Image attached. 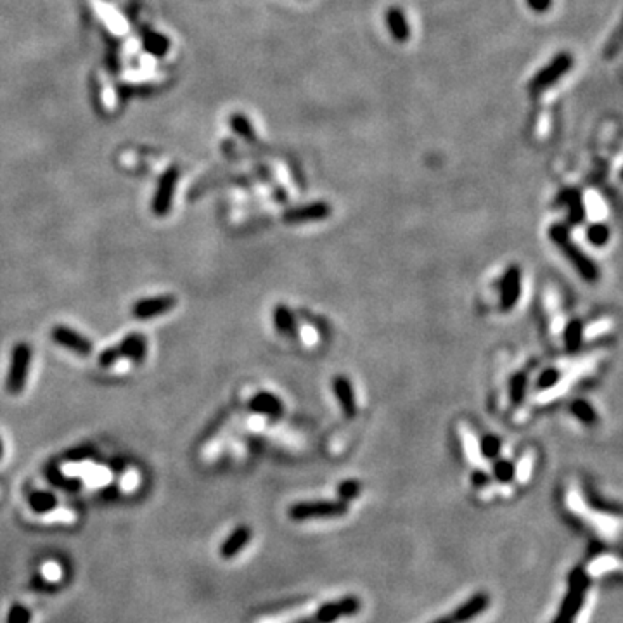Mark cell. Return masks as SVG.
Segmentation results:
<instances>
[{
    "instance_id": "obj_23",
    "label": "cell",
    "mask_w": 623,
    "mask_h": 623,
    "mask_svg": "<svg viewBox=\"0 0 623 623\" xmlns=\"http://www.w3.org/2000/svg\"><path fill=\"white\" fill-rule=\"evenodd\" d=\"M229 125H230V128H232L234 134H236L237 137H241L245 142L254 144L258 140L257 132H254L252 121L246 118L242 113H234V115L229 118Z\"/></svg>"
},
{
    "instance_id": "obj_33",
    "label": "cell",
    "mask_w": 623,
    "mask_h": 623,
    "mask_svg": "<svg viewBox=\"0 0 623 623\" xmlns=\"http://www.w3.org/2000/svg\"><path fill=\"white\" fill-rule=\"evenodd\" d=\"M42 577H44L47 582H60L62 578L61 566L56 561H47L44 566H42Z\"/></svg>"
},
{
    "instance_id": "obj_20",
    "label": "cell",
    "mask_w": 623,
    "mask_h": 623,
    "mask_svg": "<svg viewBox=\"0 0 623 623\" xmlns=\"http://www.w3.org/2000/svg\"><path fill=\"white\" fill-rule=\"evenodd\" d=\"M142 47L151 56L163 57L170 50V40L158 31L142 30Z\"/></svg>"
},
{
    "instance_id": "obj_21",
    "label": "cell",
    "mask_w": 623,
    "mask_h": 623,
    "mask_svg": "<svg viewBox=\"0 0 623 623\" xmlns=\"http://www.w3.org/2000/svg\"><path fill=\"white\" fill-rule=\"evenodd\" d=\"M563 343H564V350H566L568 354H577L580 348H582L583 343L582 320L573 319L566 324L563 332Z\"/></svg>"
},
{
    "instance_id": "obj_11",
    "label": "cell",
    "mask_w": 623,
    "mask_h": 623,
    "mask_svg": "<svg viewBox=\"0 0 623 623\" xmlns=\"http://www.w3.org/2000/svg\"><path fill=\"white\" fill-rule=\"evenodd\" d=\"M177 305V300L172 295H159L149 296L137 300L132 307V315L137 320H151L156 317H162L164 313L172 312Z\"/></svg>"
},
{
    "instance_id": "obj_25",
    "label": "cell",
    "mask_w": 623,
    "mask_h": 623,
    "mask_svg": "<svg viewBox=\"0 0 623 623\" xmlns=\"http://www.w3.org/2000/svg\"><path fill=\"white\" fill-rule=\"evenodd\" d=\"M585 236L594 248H605L611 239V230L606 223H590L585 230Z\"/></svg>"
},
{
    "instance_id": "obj_37",
    "label": "cell",
    "mask_w": 623,
    "mask_h": 623,
    "mask_svg": "<svg viewBox=\"0 0 623 623\" xmlns=\"http://www.w3.org/2000/svg\"><path fill=\"white\" fill-rule=\"evenodd\" d=\"M610 45H613V49L610 50V54H608V57H613L614 54L618 52V49H620V30H617L614 31V37H613V40L611 42H608V45L606 47H610Z\"/></svg>"
},
{
    "instance_id": "obj_38",
    "label": "cell",
    "mask_w": 623,
    "mask_h": 623,
    "mask_svg": "<svg viewBox=\"0 0 623 623\" xmlns=\"http://www.w3.org/2000/svg\"><path fill=\"white\" fill-rule=\"evenodd\" d=\"M2 457H4V442L2 438H0V461H2Z\"/></svg>"
},
{
    "instance_id": "obj_18",
    "label": "cell",
    "mask_w": 623,
    "mask_h": 623,
    "mask_svg": "<svg viewBox=\"0 0 623 623\" xmlns=\"http://www.w3.org/2000/svg\"><path fill=\"white\" fill-rule=\"evenodd\" d=\"M272 324L279 335L286 338H298V322L295 313L291 308L286 307L284 303H279L272 310Z\"/></svg>"
},
{
    "instance_id": "obj_16",
    "label": "cell",
    "mask_w": 623,
    "mask_h": 623,
    "mask_svg": "<svg viewBox=\"0 0 623 623\" xmlns=\"http://www.w3.org/2000/svg\"><path fill=\"white\" fill-rule=\"evenodd\" d=\"M558 205H561L566 208L568 211V223L571 225H578V223L583 222L585 218V206H583V199L582 194H580L578 189H573V187H568L559 193L558 198Z\"/></svg>"
},
{
    "instance_id": "obj_31",
    "label": "cell",
    "mask_w": 623,
    "mask_h": 623,
    "mask_svg": "<svg viewBox=\"0 0 623 623\" xmlns=\"http://www.w3.org/2000/svg\"><path fill=\"white\" fill-rule=\"evenodd\" d=\"M77 516L72 511H66V509H50V511L40 515V521L44 523H74Z\"/></svg>"
},
{
    "instance_id": "obj_9",
    "label": "cell",
    "mask_w": 623,
    "mask_h": 623,
    "mask_svg": "<svg viewBox=\"0 0 623 623\" xmlns=\"http://www.w3.org/2000/svg\"><path fill=\"white\" fill-rule=\"evenodd\" d=\"M50 339L56 344H60L61 348H64V350L72 352V354L78 357H89L94 352V343L90 342L87 336L78 332L77 329L64 326V324H60V326H54L50 329Z\"/></svg>"
},
{
    "instance_id": "obj_8",
    "label": "cell",
    "mask_w": 623,
    "mask_h": 623,
    "mask_svg": "<svg viewBox=\"0 0 623 623\" xmlns=\"http://www.w3.org/2000/svg\"><path fill=\"white\" fill-rule=\"evenodd\" d=\"M523 289V274L518 265L505 269L499 282V308L503 312H511L518 305Z\"/></svg>"
},
{
    "instance_id": "obj_36",
    "label": "cell",
    "mask_w": 623,
    "mask_h": 623,
    "mask_svg": "<svg viewBox=\"0 0 623 623\" xmlns=\"http://www.w3.org/2000/svg\"><path fill=\"white\" fill-rule=\"evenodd\" d=\"M527 4L535 13H546V11L551 9L552 0H527Z\"/></svg>"
},
{
    "instance_id": "obj_10",
    "label": "cell",
    "mask_w": 623,
    "mask_h": 623,
    "mask_svg": "<svg viewBox=\"0 0 623 623\" xmlns=\"http://www.w3.org/2000/svg\"><path fill=\"white\" fill-rule=\"evenodd\" d=\"M490 595L488 593H476L475 595L464 601L459 608H456L450 614L437 618L430 623H468L480 617L481 613L488 610Z\"/></svg>"
},
{
    "instance_id": "obj_19",
    "label": "cell",
    "mask_w": 623,
    "mask_h": 623,
    "mask_svg": "<svg viewBox=\"0 0 623 623\" xmlns=\"http://www.w3.org/2000/svg\"><path fill=\"white\" fill-rule=\"evenodd\" d=\"M252 535H253L252 528L245 527V524H241V527L236 528L232 534L227 537L225 542L222 544V547H220L222 558L230 559V558H234V556H237L239 552L248 546L249 540H252Z\"/></svg>"
},
{
    "instance_id": "obj_32",
    "label": "cell",
    "mask_w": 623,
    "mask_h": 623,
    "mask_svg": "<svg viewBox=\"0 0 623 623\" xmlns=\"http://www.w3.org/2000/svg\"><path fill=\"white\" fill-rule=\"evenodd\" d=\"M118 360H121L118 344H116V347L104 348V350L99 354V357H97V364H99L103 369H111L113 366L118 364Z\"/></svg>"
},
{
    "instance_id": "obj_15",
    "label": "cell",
    "mask_w": 623,
    "mask_h": 623,
    "mask_svg": "<svg viewBox=\"0 0 623 623\" xmlns=\"http://www.w3.org/2000/svg\"><path fill=\"white\" fill-rule=\"evenodd\" d=\"M332 391H335L336 400L339 403V409L343 410V414L347 417H355L357 414V400H355V391L352 386V381L347 376H336L332 379Z\"/></svg>"
},
{
    "instance_id": "obj_7",
    "label": "cell",
    "mask_w": 623,
    "mask_h": 623,
    "mask_svg": "<svg viewBox=\"0 0 623 623\" xmlns=\"http://www.w3.org/2000/svg\"><path fill=\"white\" fill-rule=\"evenodd\" d=\"M177 182H179V168L177 167L167 168V170L163 172L162 177H159L155 196H152L151 199V211L156 215V217L163 218L172 211Z\"/></svg>"
},
{
    "instance_id": "obj_3",
    "label": "cell",
    "mask_w": 623,
    "mask_h": 623,
    "mask_svg": "<svg viewBox=\"0 0 623 623\" xmlns=\"http://www.w3.org/2000/svg\"><path fill=\"white\" fill-rule=\"evenodd\" d=\"M31 360H33V350L28 343H16L11 350L9 367L6 376V390L9 395H19L25 391L26 383L30 378Z\"/></svg>"
},
{
    "instance_id": "obj_28",
    "label": "cell",
    "mask_w": 623,
    "mask_h": 623,
    "mask_svg": "<svg viewBox=\"0 0 623 623\" xmlns=\"http://www.w3.org/2000/svg\"><path fill=\"white\" fill-rule=\"evenodd\" d=\"M561 376H563L561 371L554 369V367H549V369H544L539 374V378H537L535 390H539V391L551 390V388H554L559 381H561Z\"/></svg>"
},
{
    "instance_id": "obj_29",
    "label": "cell",
    "mask_w": 623,
    "mask_h": 623,
    "mask_svg": "<svg viewBox=\"0 0 623 623\" xmlns=\"http://www.w3.org/2000/svg\"><path fill=\"white\" fill-rule=\"evenodd\" d=\"M30 505L35 512L44 515V512L56 507V497L45 492H35L33 495L30 497Z\"/></svg>"
},
{
    "instance_id": "obj_5",
    "label": "cell",
    "mask_w": 623,
    "mask_h": 623,
    "mask_svg": "<svg viewBox=\"0 0 623 623\" xmlns=\"http://www.w3.org/2000/svg\"><path fill=\"white\" fill-rule=\"evenodd\" d=\"M348 512V504L342 500H310L296 503L288 509V516L295 521L342 518Z\"/></svg>"
},
{
    "instance_id": "obj_12",
    "label": "cell",
    "mask_w": 623,
    "mask_h": 623,
    "mask_svg": "<svg viewBox=\"0 0 623 623\" xmlns=\"http://www.w3.org/2000/svg\"><path fill=\"white\" fill-rule=\"evenodd\" d=\"M331 206L326 201H312L308 205H301L295 208H288L282 213V222L288 225H298V223L307 222H320L331 217Z\"/></svg>"
},
{
    "instance_id": "obj_22",
    "label": "cell",
    "mask_w": 623,
    "mask_h": 623,
    "mask_svg": "<svg viewBox=\"0 0 623 623\" xmlns=\"http://www.w3.org/2000/svg\"><path fill=\"white\" fill-rule=\"evenodd\" d=\"M570 412L578 422H582L585 426L595 425L599 419L595 407L589 400H585V398H577V400L571 402Z\"/></svg>"
},
{
    "instance_id": "obj_17",
    "label": "cell",
    "mask_w": 623,
    "mask_h": 623,
    "mask_svg": "<svg viewBox=\"0 0 623 623\" xmlns=\"http://www.w3.org/2000/svg\"><path fill=\"white\" fill-rule=\"evenodd\" d=\"M385 23H386V28L390 31V35L393 37V40L400 42H407L410 38V25H409V19L400 7L397 6H391L388 7L386 13H385Z\"/></svg>"
},
{
    "instance_id": "obj_24",
    "label": "cell",
    "mask_w": 623,
    "mask_h": 623,
    "mask_svg": "<svg viewBox=\"0 0 623 623\" xmlns=\"http://www.w3.org/2000/svg\"><path fill=\"white\" fill-rule=\"evenodd\" d=\"M528 391V376L524 372H516L509 379V398L512 405H520L524 400V395Z\"/></svg>"
},
{
    "instance_id": "obj_4",
    "label": "cell",
    "mask_w": 623,
    "mask_h": 623,
    "mask_svg": "<svg viewBox=\"0 0 623 623\" xmlns=\"http://www.w3.org/2000/svg\"><path fill=\"white\" fill-rule=\"evenodd\" d=\"M573 56L570 52H559L556 54L552 60L540 69L539 73L532 78L530 85H528V92L532 96L537 97L540 94L546 92L547 89H551L552 85L558 84L559 80L573 68Z\"/></svg>"
},
{
    "instance_id": "obj_30",
    "label": "cell",
    "mask_w": 623,
    "mask_h": 623,
    "mask_svg": "<svg viewBox=\"0 0 623 623\" xmlns=\"http://www.w3.org/2000/svg\"><path fill=\"white\" fill-rule=\"evenodd\" d=\"M362 492V483L359 480H343L338 485V497L342 503H350L355 497H359V493Z\"/></svg>"
},
{
    "instance_id": "obj_34",
    "label": "cell",
    "mask_w": 623,
    "mask_h": 623,
    "mask_svg": "<svg viewBox=\"0 0 623 623\" xmlns=\"http://www.w3.org/2000/svg\"><path fill=\"white\" fill-rule=\"evenodd\" d=\"M31 620V613L25 606H14L11 610L9 618H7V623H30Z\"/></svg>"
},
{
    "instance_id": "obj_2",
    "label": "cell",
    "mask_w": 623,
    "mask_h": 623,
    "mask_svg": "<svg viewBox=\"0 0 623 623\" xmlns=\"http://www.w3.org/2000/svg\"><path fill=\"white\" fill-rule=\"evenodd\" d=\"M590 587V577L582 566H575L568 575V593L564 595L558 614L551 623H575L583 602L587 590Z\"/></svg>"
},
{
    "instance_id": "obj_26",
    "label": "cell",
    "mask_w": 623,
    "mask_h": 623,
    "mask_svg": "<svg viewBox=\"0 0 623 623\" xmlns=\"http://www.w3.org/2000/svg\"><path fill=\"white\" fill-rule=\"evenodd\" d=\"M500 450H503V442L495 434L487 433L480 438V454L483 459L495 461L500 456Z\"/></svg>"
},
{
    "instance_id": "obj_35",
    "label": "cell",
    "mask_w": 623,
    "mask_h": 623,
    "mask_svg": "<svg viewBox=\"0 0 623 623\" xmlns=\"http://www.w3.org/2000/svg\"><path fill=\"white\" fill-rule=\"evenodd\" d=\"M488 481H490V476L485 471H481V469H476V471L471 473V483L475 485L476 488L487 487Z\"/></svg>"
},
{
    "instance_id": "obj_1",
    "label": "cell",
    "mask_w": 623,
    "mask_h": 623,
    "mask_svg": "<svg viewBox=\"0 0 623 623\" xmlns=\"http://www.w3.org/2000/svg\"><path fill=\"white\" fill-rule=\"evenodd\" d=\"M549 239L561 249L564 257L570 260L571 267L578 272V276L587 282H595L599 279V269L597 265L590 260L589 254H585L582 249L571 241L570 230L564 223H552L549 227Z\"/></svg>"
},
{
    "instance_id": "obj_6",
    "label": "cell",
    "mask_w": 623,
    "mask_h": 623,
    "mask_svg": "<svg viewBox=\"0 0 623 623\" xmlns=\"http://www.w3.org/2000/svg\"><path fill=\"white\" fill-rule=\"evenodd\" d=\"M360 608H362V601L357 595H344V597L338 599V601H331L322 605L310 617L301 618V620H296L293 623H335L342 620V618L355 617Z\"/></svg>"
},
{
    "instance_id": "obj_13",
    "label": "cell",
    "mask_w": 623,
    "mask_h": 623,
    "mask_svg": "<svg viewBox=\"0 0 623 623\" xmlns=\"http://www.w3.org/2000/svg\"><path fill=\"white\" fill-rule=\"evenodd\" d=\"M248 407L253 414L272 419V421H276V419H279L281 415L284 414L282 400L277 397V395L270 393V391H258L257 395H253V397L249 398Z\"/></svg>"
},
{
    "instance_id": "obj_14",
    "label": "cell",
    "mask_w": 623,
    "mask_h": 623,
    "mask_svg": "<svg viewBox=\"0 0 623 623\" xmlns=\"http://www.w3.org/2000/svg\"><path fill=\"white\" fill-rule=\"evenodd\" d=\"M118 350L121 354V359H127L132 364H135V366H140L147 357L146 336L140 335V332H130V335H127L121 339Z\"/></svg>"
},
{
    "instance_id": "obj_27",
    "label": "cell",
    "mask_w": 623,
    "mask_h": 623,
    "mask_svg": "<svg viewBox=\"0 0 623 623\" xmlns=\"http://www.w3.org/2000/svg\"><path fill=\"white\" fill-rule=\"evenodd\" d=\"M492 476L495 478L497 481H500V483H511L516 476L515 462L509 459H499V457H497L492 466Z\"/></svg>"
}]
</instances>
